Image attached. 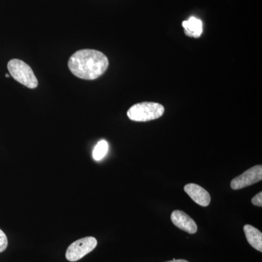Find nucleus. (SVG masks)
Returning <instances> with one entry per match:
<instances>
[{
  "label": "nucleus",
  "mask_w": 262,
  "mask_h": 262,
  "mask_svg": "<svg viewBox=\"0 0 262 262\" xmlns=\"http://www.w3.org/2000/svg\"><path fill=\"white\" fill-rule=\"evenodd\" d=\"M69 69L76 77L94 80L106 72L108 67L107 57L96 50H80L70 57Z\"/></svg>",
  "instance_id": "1"
},
{
  "label": "nucleus",
  "mask_w": 262,
  "mask_h": 262,
  "mask_svg": "<svg viewBox=\"0 0 262 262\" xmlns=\"http://www.w3.org/2000/svg\"><path fill=\"white\" fill-rule=\"evenodd\" d=\"M165 108L162 104L154 102L136 103L127 111L128 118L133 121L147 122L163 116Z\"/></svg>",
  "instance_id": "2"
},
{
  "label": "nucleus",
  "mask_w": 262,
  "mask_h": 262,
  "mask_svg": "<svg viewBox=\"0 0 262 262\" xmlns=\"http://www.w3.org/2000/svg\"><path fill=\"white\" fill-rule=\"evenodd\" d=\"M10 75L19 83L29 89H34L38 86V80L34 72L25 62L19 59L10 60L8 63Z\"/></svg>",
  "instance_id": "3"
},
{
  "label": "nucleus",
  "mask_w": 262,
  "mask_h": 262,
  "mask_svg": "<svg viewBox=\"0 0 262 262\" xmlns=\"http://www.w3.org/2000/svg\"><path fill=\"white\" fill-rule=\"evenodd\" d=\"M97 244V239L94 237H86L77 239L67 248L66 258L72 262L78 261L94 251Z\"/></svg>",
  "instance_id": "4"
},
{
  "label": "nucleus",
  "mask_w": 262,
  "mask_h": 262,
  "mask_svg": "<svg viewBox=\"0 0 262 262\" xmlns=\"http://www.w3.org/2000/svg\"><path fill=\"white\" fill-rule=\"evenodd\" d=\"M262 179V165H255L244 173L232 179L231 188L234 190L243 189L259 182Z\"/></svg>",
  "instance_id": "5"
},
{
  "label": "nucleus",
  "mask_w": 262,
  "mask_h": 262,
  "mask_svg": "<svg viewBox=\"0 0 262 262\" xmlns=\"http://www.w3.org/2000/svg\"><path fill=\"white\" fill-rule=\"evenodd\" d=\"M170 219L176 227L184 232L189 234H194L198 231V226L195 222L185 212L176 210L171 213Z\"/></svg>",
  "instance_id": "6"
},
{
  "label": "nucleus",
  "mask_w": 262,
  "mask_h": 262,
  "mask_svg": "<svg viewBox=\"0 0 262 262\" xmlns=\"http://www.w3.org/2000/svg\"><path fill=\"white\" fill-rule=\"evenodd\" d=\"M184 191L193 201L200 206L206 207L211 203V195L204 188L195 184H188L184 187Z\"/></svg>",
  "instance_id": "7"
},
{
  "label": "nucleus",
  "mask_w": 262,
  "mask_h": 262,
  "mask_svg": "<svg viewBox=\"0 0 262 262\" xmlns=\"http://www.w3.org/2000/svg\"><path fill=\"white\" fill-rule=\"evenodd\" d=\"M244 230L248 244L259 252H262V233L256 227L250 225L244 226Z\"/></svg>",
  "instance_id": "8"
},
{
  "label": "nucleus",
  "mask_w": 262,
  "mask_h": 262,
  "mask_svg": "<svg viewBox=\"0 0 262 262\" xmlns=\"http://www.w3.org/2000/svg\"><path fill=\"white\" fill-rule=\"evenodd\" d=\"M184 32L189 37L198 38L201 37L203 33V23L200 19L195 17H190L187 20H184L182 23Z\"/></svg>",
  "instance_id": "9"
},
{
  "label": "nucleus",
  "mask_w": 262,
  "mask_h": 262,
  "mask_svg": "<svg viewBox=\"0 0 262 262\" xmlns=\"http://www.w3.org/2000/svg\"><path fill=\"white\" fill-rule=\"evenodd\" d=\"M108 149V144L107 141L105 140L100 141L95 146L94 151H93V157L96 161L102 160Z\"/></svg>",
  "instance_id": "10"
},
{
  "label": "nucleus",
  "mask_w": 262,
  "mask_h": 262,
  "mask_svg": "<svg viewBox=\"0 0 262 262\" xmlns=\"http://www.w3.org/2000/svg\"><path fill=\"white\" fill-rule=\"evenodd\" d=\"M8 241L6 234L0 229V253L4 252L8 248Z\"/></svg>",
  "instance_id": "11"
},
{
  "label": "nucleus",
  "mask_w": 262,
  "mask_h": 262,
  "mask_svg": "<svg viewBox=\"0 0 262 262\" xmlns=\"http://www.w3.org/2000/svg\"><path fill=\"white\" fill-rule=\"evenodd\" d=\"M251 203H252L253 205L254 206L261 207L262 206V192H260L258 193L257 194H256L253 198L252 200H251Z\"/></svg>",
  "instance_id": "12"
},
{
  "label": "nucleus",
  "mask_w": 262,
  "mask_h": 262,
  "mask_svg": "<svg viewBox=\"0 0 262 262\" xmlns=\"http://www.w3.org/2000/svg\"><path fill=\"white\" fill-rule=\"evenodd\" d=\"M165 262H189L187 260L184 259H173L172 261H165Z\"/></svg>",
  "instance_id": "13"
},
{
  "label": "nucleus",
  "mask_w": 262,
  "mask_h": 262,
  "mask_svg": "<svg viewBox=\"0 0 262 262\" xmlns=\"http://www.w3.org/2000/svg\"><path fill=\"white\" fill-rule=\"evenodd\" d=\"M5 77H10V75H8V74H6V75H5Z\"/></svg>",
  "instance_id": "14"
}]
</instances>
